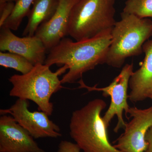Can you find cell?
I'll use <instances>...</instances> for the list:
<instances>
[{
  "label": "cell",
  "instance_id": "cell-1",
  "mask_svg": "<svg viewBox=\"0 0 152 152\" xmlns=\"http://www.w3.org/2000/svg\"><path fill=\"white\" fill-rule=\"evenodd\" d=\"M111 42V32L75 42L65 37L49 51L45 64L66 66L69 71L61 80L62 84L74 83L85 73L104 64Z\"/></svg>",
  "mask_w": 152,
  "mask_h": 152
},
{
  "label": "cell",
  "instance_id": "cell-2",
  "mask_svg": "<svg viewBox=\"0 0 152 152\" xmlns=\"http://www.w3.org/2000/svg\"><path fill=\"white\" fill-rule=\"evenodd\" d=\"M106 106L103 100L95 99L72 113L70 135L83 152H123L109 141L108 127L101 115Z\"/></svg>",
  "mask_w": 152,
  "mask_h": 152
},
{
  "label": "cell",
  "instance_id": "cell-3",
  "mask_svg": "<svg viewBox=\"0 0 152 152\" xmlns=\"http://www.w3.org/2000/svg\"><path fill=\"white\" fill-rule=\"evenodd\" d=\"M45 64H38L28 73L11 76L9 81L12 88L10 96L32 101L37 105L39 111L51 115L54 107L51 97L64 88L59 76L64 73L68 67L63 66L55 72Z\"/></svg>",
  "mask_w": 152,
  "mask_h": 152
},
{
  "label": "cell",
  "instance_id": "cell-4",
  "mask_svg": "<svg viewBox=\"0 0 152 152\" xmlns=\"http://www.w3.org/2000/svg\"><path fill=\"white\" fill-rule=\"evenodd\" d=\"M111 34L112 42L104 64L120 68L127 58L142 53L144 44L152 36V21L122 12Z\"/></svg>",
  "mask_w": 152,
  "mask_h": 152
},
{
  "label": "cell",
  "instance_id": "cell-5",
  "mask_svg": "<svg viewBox=\"0 0 152 152\" xmlns=\"http://www.w3.org/2000/svg\"><path fill=\"white\" fill-rule=\"evenodd\" d=\"M116 0H79L71 11L68 35L76 41L111 31Z\"/></svg>",
  "mask_w": 152,
  "mask_h": 152
},
{
  "label": "cell",
  "instance_id": "cell-6",
  "mask_svg": "<svg viewBox=\"0 0 152 152\" xmlns=\"http://www.w3.org/2000/svg\"><path fill=\"white\" fill-rule=\"evenodd\" d=\"M133 64H126L124 66L120 73L114 78L112 83L107 86L98 88L97 85L94 86H87L82 79L78 83L79 88H83L89 92L97 91L102 92L104 97H110L111 102L103 119L107 127L109 126L112 120L115 116L118 118V123L114 129L115 133H118L121 129H124L126 123L123 118V113L125 112L126 117L129 110V106L128 103V89L130 78L133 73Z\"/></svg>",
  "mask_w": 152,
  "mask_h": 152
},
{
  "label": "cell",
  "instance_id": "cell-7",
  "mask_svg": "<svg viewBox=\"0 0 152 152\" xmlns=\"http://www.w3.org/2000/svg\"><path fill=\"white\" fill-rule=\"evenodd\" d=\"M28 100L18 99L10 108L0 110L1 115H10L34 139L61 137V129L45 112L31 111Z\"/></svg>",
  "mask_w": 152,
  "mask_h": 152
},
{
  "label": "cell",
  "instance_id": "cell-8",
  "mask_svg": "<svg viewBox=\"0 0 152 152\" xmlns=\"http://www.w3.org/2000/svg\"><path fill=\"white\" fill-rule=\"evenodd\" d=\"M128 115L131 121L126 123L114 147L123 152H145L148 148L146 134L152 126V105L144 109L131 107Z\"/></svg>",
  "mask_w": 152,
  "mask_h": 152
},
{
  "label": "cell",
  "instance_id": "cell-9",
  "mask_svg": "<svg viewBox=\"0 0 152 152\" xmlns=\"http://www.w3.org/2000/svg\"><path fill=\"white\" fill-rule=\"evenodd\" d=\"M0 50L22 56L34 66L45 64L48 52L43 42L36 36L20 37L4 27L0 31Z\"/></svg>",
  "mask_w": 152,
  "mask_h": 152
},
{
  "label": "cell",
  "instance_id": "cell-10",
  "mask_svg": "<svg viewBox=\"0 0 152 152\" xmlns=\"http://www.w3.org/2000/svg\"><path fill=\"white\" fill-rule=\"evenodd\" d=\"M0 152H46L12 116L0 117Z\"/></svg>",
  "mask_w": 152,
  "mask_h": 152
},
{
  "label": "cell",
  "instance_id": "cell-11",
  "mask_svg": "<svg viewBox=\"0 0 152 152\" xmlns=\"http://www.w3.org/2000/svg\"><path fill=\"white\" fill-rule=\"evenodd\" d=\"M79 0H59L55 13L48 21L41 24L35 36L40 39L49 51L68 35L72 9Z\"/></svg>",
  "mask_w": 152,
  "mask_h": 152
},
{
  "label": "cell",
  "instance_id": "cell-12",
  "mask_svg": "<svg viewBox=\"0 0 152 152\" xmlns=\"http://www.w3.org/2000/svg\"><path fill=\"white\" fill-rule=\"evenodd\" d=\"M143 52V62L138 69L133 72L129 82L131 91L129 99L133 103L146 99L152 91V40L145 43Z\"/></svg>",
  "mask_w": 152,
  "mask_h": 152
},
{
  "label": "cell",
  "instance_id": "cell-13",
  "mask_svg": "<svg viewBox=\"0 0 152 152\" xmlns=\"http://www.w3.org/2000/svg\"><path fill=\"white\" fill-rule=\"evenodd\" d=\"M59 0H35L28 15V23L23 36H33L39 27L48 21L55 13Z\"/></svg>",
  "mask_w": 152,
  "mask_h": 152
},
{
  "label": "cell",
  "instance_id": "cell-14",
  "mask_svg": "<svg viewBox=\"0 0 152 152\" xmlns=\"http://www.w3.org/2000/svg\"><path fill=\"white\" fill-rule=\"evenodd\" d=\"M0 65L11 68L24 75L28 73L34 68V65L24 57L13 53L0 52Z\"/></svg>",
  "mask_w": 152,
  "mask_h": 152
},
{
  "label": "cell",
  "instance_id": "cell-15",
  "mask_svg": "<svg viewBox=\"0 0 152 152\" xmlns=\"http://www.w3.org/2000/svg\"><path fill=\"white\" fill-rule=\"evenodd\" d=\"M34 1L17 0L15 3L12 12L2 27L9 28L13 31H17L25 17L28 16L31 6L32 5Z\"/></svg>",
  "mask_w": 152,
  "mask_h": 152
},
{
  "label": "cell",
  "instance_id": "cell-16",
  "mask_svg": "<svg viewBox=\"0 0 152 152\" xmlns=\"http://www.w3.org/2000/svg\"><path fill=\"white\" fill-rule=\"evenodd\" d=\"M123 12L142 18H152V0H127Z\"/></svg>",
  "mask_w": 152,
  "mask_h": 152
},
{
  "label": "cell",
  "instance_id": "cell-17",
  "mask_svg": "<svg viewBox=\"0 0 152 152\" xmlns=\"http://www.w3.org/2000/svg\"><path fill=\"white\" fill-rule=\"evenodd\" d=\"M15 2L6 3L0 5V27H2L5 22L11 15L15 7Z\"/></svg>",
  "mask_w": 152,
  "mask_h": 152
},
{
  "label": "cell",
  "instance_id": "cell-18",
  "mask_svg": "<svg viewBox=\"0 0 152 152\" xmlns=\"http://www.w3.org/2000/svg\"><path fill=\"white\" fill-rule=\"evenodd\" d=\"M81 151V150L75 143L63 140L59 144L57 152H80Z\"/></svg>",
  "mask_w": 152,
  "mask_h": 152
},
{
  "label": "cell",
  "instance_id": "cell-19",
  "mask_svg": "<svg viewBox=\"0 0 152 152\" xmlns=\"http://www.w3.org/2000/svg\"><path fill=\"white\" fill-rule=\"evenodd\" d=\"M145 140L148 143V148L145 152H152V126L147 132Z\"/></svg>",
  "mask_w": 152,
  "mask_h": 152
},
{
  "label": "cell",
  "instance_id": "cell-20",
  "mask_svg": "<svg viewBox=\"0 0 152 152\" xmlns=\"http://www.w3.org/2000/svg\"><path fill=\"white\" fill-rule=\"evenodd\" d=\"M17 1V0H0V5L6 3L11 2L15 3Z\"/></svg>",
  "mask_w": 152,
  "mask_h": 152
},
{
  "label": "cell",
  "instance_id": "cell-21",
  "mask_svg": "<svg viewBox=\"0 0 152 152\" xmlns=\"http://www.w3.org/2000/svg\"><path fill=\"white\" fill-rule=\"evenodd\" d=\"M148 98H149V99H151L152 100V91H151V92L149 94Z\"/></svg>",
  "mask_w": 152,
  "mask_h": 152
},
{
  "label": "cell",
  "instance_id": "cell-22",
  "mask_svg": "<svg viewBox=\"0 0 152 152\" xmlns=\"http://www.w3.org/2000/svg\"></svg>",
  "mask_w": 152,
  "mask_h": 152
}]
</instances>
